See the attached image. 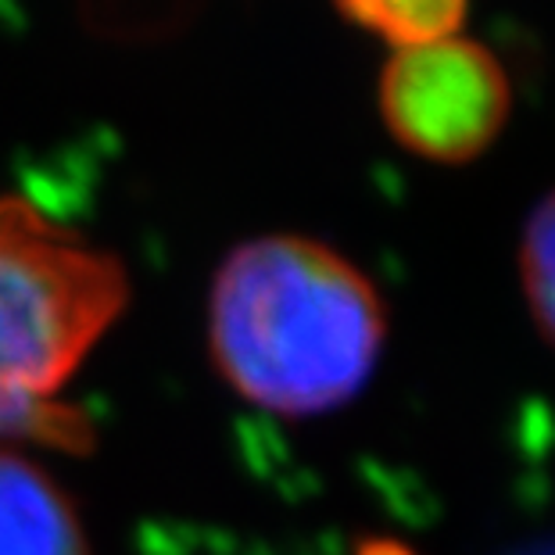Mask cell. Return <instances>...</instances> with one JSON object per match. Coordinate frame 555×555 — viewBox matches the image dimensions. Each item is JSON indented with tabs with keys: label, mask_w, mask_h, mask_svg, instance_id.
<instances>
[{
	"label": "cell",
	"mask_w": 555,
	"mask_h": 555,
	"mask_svg": "<svg viewBox=\"0 0 555 555\" xmlns=\"http://www.w3.org/2000/svg\"><path fill=\"white\" fill-rule=\"evenodd\" d=\"M387 309L362 269L323 241L269 233L233 247L208 294V351L251 405L326 416L373 380Z\"/></svg>",
	"instance_id": "6da1fadb"
},
{
	"label": "cell",
	"mask_w": 555,
	"mask_h": 555,
	"mask_svg": "<svg viewBox=\"0 0 555 555\" xmlns=\"http://www.w3.org/2000/svg\"><path fill=\"white\" fill-rule=\"evenodd\" d=\"M129 305V273L18 194L0 197V448L87 452L90 420L68 380Z\"/></svg>",
	"instance_id": "7a4b0ae2"
},
{
	"label": "cell",
	"mask_w": 555,
	"mask_h": 555,
	"mask_svg": "<svg viewBox=\"0 0 555 555\" xmlns=\"http://www.w3.org/2000/svg\"><path fill=\"white\" fill-rule=\"evenodd\" d=\"M376 104L387 133L416 158L466 165L509 122V76L477 40H437L398 51L384 65Z\"/></svg>",
	"instance_id": "3957f363"
},
{
	"label": "cell",
	"mask_w": 555,
	"mask_h": 555,
	"mask_svg": "<svg viewBox=\"0 0 555 555\" xmlns=\"http://www.w3.org/2000/svg\"><path fill=\"white\" fill-rule=\"evenodd\" d=\"M0 555H90L73 494L15 448H0Z\"/></svg>",
	"instance_id": "277c9868"
},
{
	"label": "cell",
	"mask_w": 555,
	"mask_h": 555,
	"mask_svg": "<svg viewBox=\"0 0 555 555\" xmlns=\"http://www.w3.org/2000/svg\"><path fill=\"white\" fill-rule=\"evenodd\" d=\"M356 26L395 43L398 51L459 37L469 0H334Z\"/></svg>",
	"instance_id": "5b68a950"
},
{
	"label": "cell",
	"mask_w": 555,
	"mask_h": 555,
	"mask_svg": "<svg viewBox=\"0 0 555 555\" xmlns=\"http://www.w3.org/2000/svg\"><path fill=\"white\" fill-rule=\"evenodd\" d=\"M519 283L541 337L555 345V191L538 201L519 237Z\"/></svg>",
	"instance_id": "8992f818"
},
{
	"label": "cell",
	"mask_w": 555,
	"mask_h": 555,
	"mask_svg": "<svg viewBox=\"0 0 555 555\" xmlns=\"http://www.w3.org/2000/svg\"><path fill=\"white\" fill-rule=\"evenodd\" d=\"M356 555H416V552L395 538H370V541H362Z\"/></svg>",
	"instance_id": "52a82bcc"
},
{
	"label": "cell",
	"mask_w": 555,
	"mask_h": 555,
	"mask_svg": "<svg viewBox=\"0 0 555 555\" xmlns=\"http://www.w3.org/2000/svg\"><path fill=\"white\" fill-rule=\"evenodd\" d=\"M509 555H555V538L548 541H534V545H524V548H516Z\"/></svg>",
	"instance_id": "ba28073f"
}]
</instances>
